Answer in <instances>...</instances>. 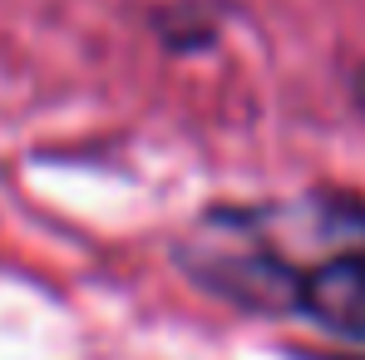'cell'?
Wrapping results in <instances>:
<instances>
[{
	"instance_id": "obj_1",
	"label": "cell",
	"mask_w": 365,
	"mask_h": 360,
	"mask_svg": "<svg viewBox=\"0 0 365 360\" xmlns=\"http://www.w3.org/2000/svg\"><path fill=\"white\" fill-rule=\"evenodd\" d=\"M178 262L187 277L212 292V297L247 306V311H297V292H302V272L272 252L262 237H252L247 217H207L197 227V237L178 247Z\"/></svg>"
},
{
	"instance_id": "obj_2",
	"label": "cell",
	"mask_w": 365,
	"mask_h": 360,
	"mask_svg": "<svg viewBox=\"0 0 365 360\" xmlns=\"http://www.w3.org/2000/svg\"><path fill=\"white\" fill-rule=\"evenodd\" d=\"M297 311L341 341H365V252H341L302 272Z\"/></svg>"
},
{
	"instance_id": "obj_3",
	"label": "cell",
	"mask_w": 365,
	"mask_h": 360,
	"mask_svg": "<svg viewBox=\"0 0 365 360\" xmlns=\"http://www.w3.org/2000/svg\"><path fill=\"white\" fill-rule=\"evenodd\" d=\"M356 104H361V109H365V69H361V74H356Z\"/></svg>"
}]
</instances>
